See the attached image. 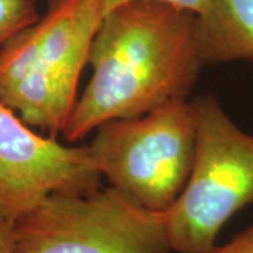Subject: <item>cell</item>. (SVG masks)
<instances>
[{"label": "cell", "instance_id": "obj_1", "mask_svg": "<svg viewBox=\"0 0 253 253\" xmlns=\"http://www.w3.org/2000/svg\"><path fill=\"white\" fill-rule=\"evenodd\" d=\"M196 18L159 0H134L109 11L93 38V75L63 126L65 139L76 142L107 121L189 100L204 66Z\"/></svg>", "mask_w": 253, "mask_h": 253}, {"label": "cell", "instance_id": "obj_2", "mask_svg": "<svg viewBox=\"0 0 253 253\" xmlns=\"http://www.w3.org/2000/svg\"><path fill=\"white\" fill-rule=\"evenodd\" d=\"M103 17L100 0H49L45 14L0 49V104L52 138L62 132Z\"/></svg>", "mask_w": 253, "mask_h": 253}, {"label": "cell", "instance_id": "obj_3", "mask_svg": "<svg viewBox=\"0 0 253 253\" xmlns=\"http://www.w3.org/2000/svg\"><path fill=\"white\" fill-rule=\"evenodd\" d=\"M196 152L189 180L163 211L173 253H211L222 226L253 203V135L236 126L212 94L191 100Z\"/></svg>", "mask_w": 253, "mask_h": 253}, {"label": "cell", "instance_id": "obj_4", "mask_svg": "<svg viewBox=\"0 0 253 253\" xmlns=\"http://www.w3.org/2000/svg\"><path fill=\"white\" fill-rule=\"evenodd\" d=\"M193 101L181 100L138 117L96 128L91 159L110 187L155 211H165L189 180L196 152Z\"/></svg>", "mask_w": 253, "mask_h": 253}, {"label": "cell", "instance_id": "obj_5", "mask_svg": "<svg viewBox=\"0 0 253 253\" xmlns=\"http://www.w3.org/2000/svg\"><path fill=\"white\" fill-rule=\"evenodd\" d=\"M14 253H173L163 211L113 187L48 196L11 225Z\"/></svg>", "mask_w": 253, "mask_h": 253}, {"label": "cell", "instance_id": "obj_6", "mask_svg": "<svg viewBox=\"0 0 253 253\" xmlns=\"http://www.w3.org/2000/svg\"><path fill=\"white\" fill-rule=\"evenodd\" d=\"M87 145L66 146L42 136L0 104V218L24 215L55 193L87 196L101 189Z\"/></svg>", "mask_w": 253, "mask_h": 253}, {"label": "cell", "instance_id": "obj_7", "mask_svg": "<svg viewBox=\"0 0 253 253\" xmlns=\"http://www.w3.org/2000/svg\"><path fill=\"white\" fill-rule=\"evenodd\" d=\"M196 36L204 66L253 61V0H210Z\"/></svg>", "mask_w": 253, "mask_h": 253}, {"label": "cell", "instance_id": "obj_8", "mask_svg": "<svg viewBox=\"0 0 253 253\" xmlns=\"http://www.w3.org/2000/svg\"><path fill=\"white\" fill-rule=\"evenodd\" d=\"M40 17L36 0H0V49Z\"/></svg>", "mask_w": 253, "mask_h": 253}, {"label": "cell", "instance_id": "obj_9", "mask_svg": "<svg viewBox=\"0 0 253 253\" xmlns=\"http://www.w3.org/2000/svg\"><path fill=\"white\" fill-rule=\"evenodd\" d=\"M128 1H134V0H100L103 11H104V16L113 9H116L121 4H126ZM159 1L173 4V6L179 7V9L189 10L191 13H194L196 16L203 14L208 7V3H210V0H159Z\"/></svg>", "mask_w": 253, "mask_h": 253}, {"label": "cell", "instance_id": "obj_10", "mask_svg": "<svg viewBox=\"0 0 253 253\" xmlns=\"http://www.w3.org/2000/svg\"><path fill=\"white\" fill-rule=\"evenodd\" d=\"M211 253H253V224L225 245H217Z\"/></svg>", "mask_w": 253, "mask_h": 253}, {"label": "cell", "instance_id": "obj_11", "mask_svg": "<svg viewBox=\"0 0 253 253\" xmlns=\"http://www.w3.org/2000/svg\"><path fill=\"white\" fill-rule=\"evenodd\" d=\"M11 222L0 218V253H14L11 244Z\"/></svg>", "mask_w": 253, "mask_h": 253}]
</instances>
